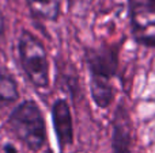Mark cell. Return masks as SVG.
<instances>
[{
	"label": "cell",
	"mask_w": 155,
	"mask_h": 153,
	"mask_svg": "<svg viewBox=\"0 0 155 153\" xmlns=\"http://www.w3.org/2000/svg\"><path fill=\"white\" fill-rule=\"evenodd\" d=\"M4 153H18V151L14 148V145H11V144H7V145L4 146Z\"/></svg>",
	"instance_id": "9"
},
{
	"label": "cell",
	"mask_w": 155,
	"mask_h": 153,
	"mask_svg": "<svg viewBox=\"0 0 155 153\" xmlns=\"http://www.w3.org/2000/svg\"><path fill=\"white\" fill-rule=\"evenodd\" d=\"M19 58L29 80L38 88H45L49 84V64L46 52L38 38L31 33L23 31L18 43Z\"/></svg>",
	"instance_id": "2"
},
{
	"label": "cell",
	"mask_w": 155,
	"mask_h": 153,
	"mask_svg": "<svg viewBox=\"0 0 155 153\" xmlns=\"http://www.w3.org/2000/svg\"><path fill=\"white\" fill-rule=\"evenodd\" d=\"M129 15L137 42L155 46V0H129Z\"/></svg>",
	"instance_id": "3"
},
{
	"label": "cell",
	"mask_w": 155,
	"mask_h": 153,
	"mask_svg": "<svg viewBox=\"0 0 155 153\" xmlns=\"http://www.w3.org/2000/svg\"><path fill=\"white\" fill-rule=\"evenodd\" d=\"M30 10L37 16L48 20H54L59 16V0H26Z\"/></svg>",
	"instance_id": "7"
},
{
	"label": "cell",
	"mask_w": 155,
	"mask_h": 153,
	"mask_svg": "<svg viewBox=\"0 0 155 153\" xmlns=\"http://www.w3.org/2000/svg\"><path fill=\"white\" fill-rule=\"evenodd\" d=\"M19 98L16 83L10 75H0V100L14 102Z\"/></svg>",
	"instance_id": "8"
},
{
	"label": "cell",
	"mask_w": 155,
	"mask_h": 153,
	"mask_svg": "<svg viewBox=\"0 0 155 153\" xmlns=\"http://www.w3.org/2000/svg\"><path fill=\"white\" fill-rule=\"evenodd\" d=\"M52 117H53V125L60 148L64 149V146L72 144L74 140L72 118H71L70 107L65 100H57L54 103L52 108Z\"/></svg>",
	"instance_id": "4"
},
{
	"label": "cell",
	"mask_w": 155,
	"mask_h": 153,
	"mask_svg": "<svg viewBox=\"0 0 155 153\" xmlns=\"http://www.w3.org/2000/svg\"><path fill=\"white\" fill-rule=\"evenodd\" d=\"M91 91H93L94 100L99 106H107L112 99V89H110L109 77L104 73H94L91 79Z\"/></svg>",
	"instance_id": "6"
},
{
	"label": "cell",
	"mask_w": 155,
	"mask_h": 153,
	"mask_svg": "<svg viewBox=\"0 0 155 153\" xmlns=\"http://www.w3.org/2000/svg\"><path fill=\"white\" fill-rule=\"evenodd\" d=\"M131 146V129L129 119L123 108H118L114 117L113 126V152L114 153H129Z\"/></svg>",
	"instance_id": "5"
},
{
	"label": "cell",
	"mask_w": 155,
	"mask_h": 153,
	"mask_svg": "<svg viewBox=\"0 0 155 153\" xmlns=\"http://www.w3.org/2000/svg\"><path fill=\"white\" fill-rule=\"evenodd\" d=\"M11 129L31 151L42 148L46 140L45 122L40 107L33 100L21 103L8 118Z\"/></svg>",
	"instance_id": "1"
},
{
	"label": "cell",
	"mask_w": 155,
	"mask_h": 153,
	"mask_svg": "<svg viewBox=\"0 0 155 153\" xmlns=\"http://www.w3.org/2000/svg\"><path fill=\"white\" fill-rule=\"evenodd\" d=\"M3 29H4V22H3V18L0 15V35L3 34Z\"/></svg>",
	"instance_id": "10"
}]
</instances>
